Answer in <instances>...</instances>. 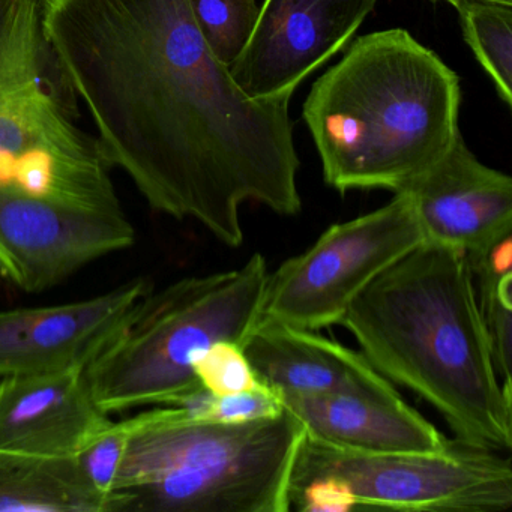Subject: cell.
I'll use <instances>...</instances> for the list:
<instances>
[{"label": "cell", "mask_w": 512, "mask_h": 512, "mask_svg": "<svg viewBox=\"0 0 512 512\" xmlns=\"http://www.w3.org/2000/svg\"><path fill=\"white\" fill-rule=\"evenodd\" d=\"M377 0H265L230 73L251 97L292 98L314 71L343 52Z\"/></svg>", "instance_id": "obj_10"}, {"label": "cell", "mask_w": 512, "mask_h": 512, "mask_svg": "<svg viewBox=\"0 0 512 512\" xmlns=\"http://www.w3.org/2000/svg\"><path fill=\"white\" fill-rule=\"evenodd\" d=\"M43 25L107 163L149 208L230 248L245 203L301 212L292 98L248 95L187 0H43Z\"/></svg>", "instance_id": "obj_1"}, {"label": "cell", "mask_w": 512, "mask_h": 512, "mask_svg": "<svg viewBox=\"0 0 512 512\" xmlns=\"http://www.w3.org/2000/svg\"><path fill=\"white\" fill-rule=\"evenodd\" d=\"M322 479L355 509L502 512L512 506L511 460L451 440L442 451L364 454L305 434L290 485Z\"/></svg>", "instance_id": "obj_7"}, {"label": "cell", "mask_w": 512, "mask_h": 512, "mask_svg": "<svg viewBox=\"0 0 512 512\" xmlns=\"http://www.w3.org/2000/svg\"><path fill=\"white\" fill-rule=\"evenodd\" d=\"M79 101L44 31L43 0H0V184L71 211L124 215Z\"/></svg>", "instance_id": "obj_5"}, {"label": "cell", "mask_w": 512, "mask_h": 512, "mask_svg": "<svg viewBox=\"0 0 512 512\" xmlns=\"http://www.w3.org/2000/svg\"><path fill=\"white\" fill-rule=\"evenodd\" d=\"M112 422L85 370L0 377V451L79 457Z\"/></svg>", "instance_id": "obj_13"}, {"label": "cell", "mask_w": 512, "mask_h": 512, "mask_svg": "<svg viewBox=\"0 0 512 512\" xmlns=\"http://www.w3.org/2000/svg\"><path fill=\"white\" fill-rule=\"evenodd\" d=\"M154 290L136 277L94 298L0 310V377L86 370L128 328Z\"/></svg>", "instance_id": "obj_11"}, {"label": "cell", "mask_w": 512, "mask_h": 512, "mask_svg": "<svg viewBox=\"0 0 512 512\" xmlns=\"http://www.w3.org/2000/svg\"><path fill=\"white\" fill-rule=\"evenodd\" d=\"M260 383L290 395H397L362 353L316 331L260 319L242 344Z\"/></svg>", "instance_id": "obj_14"}, {"label": "cell", "mask_w": 512, "mask_h": 512, "mask_svg": "<svg viewBox=\"0 0 512 512\" xmlns=\"http://www.w3.org/2000/svg\"><path fill=\"white\" fill-rule=\"evenodd\" d=\"M452 7L460 17L464 41L497 95L512 106V7L487 0H461Z\"/></svg>", "instance_id": "obj_18"}, {"label": "cell", "mask_w": 512, "mask_h": 512, "mask_svg": "<svg viewBox=\"0 0 512 512\" xmlns=\"http://www.w3.org/2000/svg\"><path fill=\"white\" fill-rule=\"evenodd\" d=\"M128 422L115 512H289L305 436L289 410L221 424L190 418L181 406H157Z\"/></svg>", "instance_id": "obj_4"}, {"label": "cell", "mask_w": 512, "mask_h": 512, "mask_svg": "<svg viewBox=\"0 0 512 512\" xmlns=\"http://www.w3.org/2000/svg\"><path fill=\"white\" fill-rule=\"evenodd\" d=\"M424 241L478 253L512 235V179L482 164L461 133L407 190Z\"/></svg>", "instance_id": "obj_12"}, {"label": "cell", "mask_w": 512, "mask_h": 512, "mask_svg": "<svg viewBox=\"0 0 512 512\" xmlns=\"http://www.w3.org/2000/svg\"><path fill=\"white\" fill-rule=\"evenodd\" d=\"M281 400L308 437L346 451L437 452L451 442L400 394L290 395Z\"/></svg>", "instance_id": "obj_15"}, {"label": "cell", "mask_w": 512, "mask_h": 512, "mask_svg": "<svg viewBox=\"0 0 512 512\" xmlns=\"http://www.w3.org/2000/svg\"><path fill=\"white\" fill-rule=\"evenodd\" d=\"M185 413L197 421L244 424L274 418L284 412L283 400L268 386H257L235 394L214 395L200 389L184 403Z\"/></svg>", "instance_id": "obj_20"}, {"label": "cell", "mask_w": 512, "mask_h": 512, "mask_svg": "<svg viewBox=\"0 0 512 512\" xmlns=\"http://www.w3.org/2000/svg\"><path fill=\"white\" fill-rule=\"evenodd\" d=\"M460 77L406 29L359 37L311 86L302 119L326 185L407 190L460 133Z\"/></svg>", "instance_id": "obj_3"}, {"label": "cell", "mask_w": 512, "mask_h": 512, "mask_svg": "<svg viewBox=\"0 0 512 512\" xmlns=\"http://www.w3.org/2000/svg\"><path fill=\"white\" fill-rule=\"evenodd\" d=\"M445 2L452 5L455 2H461V0H445ZM487 2H497V4L511 5L512 7V0H487Z\"/></svg>", "instance_id": "obj_22"}, {"label": "cell", "mask_w": 512, "mask_h": 512, "mask_svg": "<svg viewBox=\"0 0 512 512\" xmlns=\"http://www.w3.org/2000/svg\"><path fill=\"white\" fill-rule=\"evenodd\" d=\"M113 512L79 457L0 451V512Z\"/></svg>", "instance_id": "obj_16"}, {"label": "cell", "mask_w": 512, "mask_h": 512, "mask_svg": "<svg viewBox=\"0 0 512 512\" xmlns=\"http://www.w3.org/2000/svg\"><path fill=\"white\" fill-rule=\"evenodd\" d=\"M134 241L125 214L71 211L0 184V277L23 292L53 289Z\"/></svg>", "instance_id": "obj_9"}, {"label": "cell", "mask_w": 512, "mask_h": 512, "mask_svg": "<svg viewBox=\"0 0 512 512\" xmlns=\"http://www.w3.org/2000/svg\"><path fill=\"white\" fill-rule=\"evenodd\" d=\"M268 275L256 253L241 268L152 290L124 334L86 367L98 406L113 415L197 394V362L221 341L244 344L260 320Z\"/></svg>", "instance_id": "obj_6"}, {"label": "cell", "mask_w": 512, "mask_h": 512, "mask_svg": "<svg viewBox=\"0 0 512 512\" xmlns=\"http://www.w3.org/2000/svg\"><path fill=\"white\" fill-rule=\"evenodd\" d=\"M422 242L412 200L394 194L382 208L329 227L269 272L260 319L307 331L338 325L368 284Z\"/></svg>", "instance_id": "obj_8"}, {"label": "cell", "mask_w": 512, "mask_h": 512, "mask_svg": "<svg viewBox=\"0 0 512 512\" xmlns=\"http://www.w3.org/2000/svg\"><path fill=\"white\" fill-rule=\"evenodd\" d=\"M200 386L214 395L235 394L262 386L241 344H214L196 364Z\"/></svg>", "instance_id": "obj_21"}, {"label": "cell", "mask_w": 512, "mask_h": 512, "mask_svg": "<svg viewBox=\"0 0 512 512\" xmlns=\"http://www.w3.org/2000/svg\"><path fill=\"white\" fill-rule=\"evenodd\" d=\"M466 257L497 373L502 382L512 388V235Z\"/></svg>", "instance_id": "obj_17"}, {"label": "cell", "mask_w": 512, "mask_h": 512, "mask_svg": "<svg viewBox=\"0 0 512 512\" xmlns=\"http://www.w3.org/2000/svg\"><path fill=\"white\" fill-rule=\"evenodd\" d=\"M203 40L218 61L230 67L253 34L257 0H187Z\"/></svg>", "instance_id": "obj_19"}, {"label": "cell", "mask_w": 512, "mask_h": 512, "mask_svg": "<svg viewBox=\"0 0 512 512\" xmlns=\"http://www.w3.org/2000/svg\"><path fill=\"white\" fill-rule=\"evenodd\" d=\"M338 325L385 379L431 404L455 439L511 449L512 388L497 373L463 251L422 242L368 284Z\"/></svg>", "instance_id": "obj_2"}]
</instances>
